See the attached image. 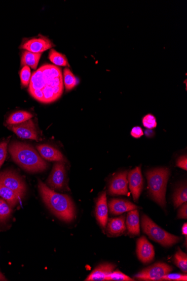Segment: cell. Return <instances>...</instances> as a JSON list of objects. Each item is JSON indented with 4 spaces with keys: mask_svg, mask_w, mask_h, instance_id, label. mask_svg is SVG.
<instances>
[{
    "mask_svg": "<svg viewBox=\"0 0 187 281\" xmlns=\"http://www.w3.org/2000/svg\"><path fill=\"white\" fill-rule=\"evenodd\" d=\"M33 115L25 111H18L11 114L8 118L7 123L9 126L17 125L31 119Z\"/></svg>",
    "mask_w": 187,
    "mask_h": 281,
    "instance_id": "44dd1931",
    "label": "cell"
},
{
    "mask_svg": "<svg viewBox=\"0 0 187 281\" xmlns=\"http://www.w3.org/2000/svg\"><path fill=\"white\" fill-rule=\"evenodd\" d=\"M9 152L14 161L26 171L36 172L45 170L47 165L36 151L28 144L14 142L10 144Z\"/></svg>",
    "mask_w": 187,
    "mask_h": 281,
    "instance_id": "3957f363",
    "label": "cell"
},
{
    "mask_svg": "<svg viewBox=\"0 0 187 281\" xmlns=\"http://www.w3.org/2000/svg\"><path fill=\"white\" fill-rule=\"evenodd\" d=\"M141 225L143 231L149 238L164 246H172L182 239L181 237L170 234L160 228L146 215H142Z\"/></svg>",
    "mask_w": 187,
    "mask_h": 281,
    "instance_id": "5b68a950",
    "label": "cell"
},
{
    "mask_svg": "<svg viewBox=\"0 0 187 281\" xmlns=\"http://www.w3.org/2000/svg\"><path fill=\"white\" fill-rule=\"evenodd\" d=\"M159 280L186 281L187 276L186 274L169 273L164 275V276Z\"/></svg>",
    "mask_w": 187,
    "mask_h": 281,
    "instance_id": "4dcf8cb0",
    "label": "cell"
},
{
    "mask_svg": "<svg viewBox=\"0 0 187 281\" xmlns=\"http://www.w3.org/2000/svg\"><path fill=\"white\" fill-rule=\"evenodd\" d=\"M173 271L172 267L164 263H158L142 270L135 275L137 279L141 280H159L164 275Z\"/></svg>",
    "mask_w": 187,
    "mask_h": 281,
    "instance_id": "8992f818",
    "label": "cell"
},
{
    "mask_svg": "<svg viewBox=\"0 0 187 281\" xmlns=\"http://www.w3.org/2000/svg\"><path fill=\"white\" fill-rule=\"evenodd\" d=\"M142 124L148 129H153L157 127L156 118L152 114H148L143 118Z\"/></svg>",
    "mask_w": 187,
    "mask_h": 281,
    "instance_id": "f546056e",
    "label": "cell"
},
{
    "mask_svg": "<svg viewBox=\"0 0 187 281\" xmlns=\"http://www.w3.org/2000/svg\"><path fill=\"white\" fill-rule=\"evenodd\" d=\"M66 179V171L65 165L62 162L56 163L51 172L48 184L53 189H61L65 186Z\"/></svg>",
    "mask_w": 187,
    "mask_h": 281,
    "instance_id": "7c38bea8",
    "label": "cell"
},
{
    "mask_svg": "<svg viewBox=\"0 0 187 281\" xmlns=\"http://www.w3.org/2000/svg\"><path fill=\"white\" fill-rule=\"evenodd\" d=\"M49 59L55 66L58 67H69L67 58L65 55L56 51L54 49H51L49 53Z\"/></svg>",
    "mask_w": 187,
    "mask_h": 281,
    "instance_id": "603a6c76",
    "label": "cell"
},
{
    "mask_svg": "<svg viewBox=\"0 0 187 281\" xmlns=\"http://www.w3.org/2000/svg\"><path fill=\"white\" fill-rule=\"evenodd\" d=\"M126 226L128 234L133 236L140 235V218H139V212L137 209L131 210L128 213Z\"/></svg>",
    "mask_w": 187,
    "mask_h": 281,
    "instance_id": "ac0fdd59",
    "label": "cell"
},
{
    "mask_svg": "<svg viewBox=\"0 0 187 281\" xmlns=\"http://www.w3.org/2000/svg\"><path fill=\"white\" fill-rule=\"evenodd\" d=\"M0 183L17 193L20 198L26 192L24 182L18 175L12 171H5L0 174Z\"/></svg>",
    "mask_w": 187,
    "mask_h": 281,
    "instance_id": "ba28073f",
    "label": "cell"
},
{
    "mask_svg": "<svg viewBox=\"0 0 187 281\" xmlns=\"http://www.w3.org/2000/svg\"><path fill=\"white\" fill-rule=\"evenodd\" d=\"M170 174L168 168L155 169L146 174L149 194L154 201L163 208L166 205L165 194Z\"/></svg>",
    "mask_w": 187,
    "mask_h": 281,
    "instance_id": "277c9868",
    "label": "cell"
},
{
    "mask_svg": "<svg viewBox=\"0 0 187 281\" xmlns=\"http://www.w3.org/2000/svg\"><path fill=\"white\" fill-rule=\"evenodd\" d=\"M9 128L17 134L19 138L25 139L39 140L35 123L31 119L17 124V125L9 126Z\"/></svg>",
    "mask_w": 187,
    "mask_h": 281,
    "instance_id": "9c48e42d",
    "label": "cell"
},
{
    "mask_svg": "<svg viewBox=\"0 0 187 281\" xmlns=\"http://www.w3.org/2000/svg\"><path fill=\"white\" fill-rule=\"evenodd\" d=\"M95 213L98 223L101 228L105 229L108 219V204L105 192L102 193L98 199Z\"/></svg>",
    "mask_w": 187,
    "mask_h": 281,
    "instance_id": "5bb4252c",
    "label": "cell"
},
{
    "mask_svg": "<svg viewBox=\"0 0 187 281\" xmlns=\"http://www.w3.org/2000/svg\"><path fill=\"white\" fill-rule=\"evenodd\" d=\"M39 188L44 202L58 218L67 223L73 220L76 210L70 198L51 190L41 180Z\"/></svg>",
    "mask_w": 187,
    "mask_h": 281,
    "instance_id": "7a4b0ae2",
    "label": "cell"
},
{
    "mask_svg": "<svg viewBox=\"0 0 187 281\" xmlns=\"http://www.w3.org/2000/svg\"><path fill=\"white\" fill-rule=\"evenodd\" d=\"M116 266L114 264L105 263L100 265L95 269L85 280L103 281L111 273L113 272Z\"/></svg>",
    "mask_w": 187,
    "mask_h": 281,
    "instance_id": "2e32d148",
    "label": "cell"
},
{
    "mask_svg": "<svg viewBox=\"0 0 187 281\" xmlns=\"http://www.w3.org/2000/svg\"><path fill=\"white\" fill-rule=\"evenodd\" d=\"M42 53H36L24 50L21 55V66H28L36 69L38 66Z\"/></svg>",
    "mask_w": 187,
    "mask_h": 281,
    "instance_id": "ffe728a7",
    "label": "cell"
},
{
    "mask_svg": "<svg viewBox=\"0 0 187 281\" xmlns=\"http://www.w3.org/2000/svg\"><path fill=\"white\" fill-rule=\"evenodd\" d=\"M54 46L55 45L49 39L40 35L35 37L24 39L19 48L33 53H42Z\"/></svg>",
    "mask_w": 187,
    "mask_h": 281,
    "instance_id": "52a82bcc",
    "label": "cell"
},
{
    "mask_svg": "<svg viewBox=\"0 0 187 281\" xmlns=\"http://www.w3.org/2000/svg\"><path fill=\"white\" fill-rule=\"evenodd\" d=\"M126 230L125 215L116 218L109 220L107 232L111 236H118L124 234Z\"/></svg>",
    "mask_w": 187,
    "mask_h": 281,
    "instance_id": "d6986e66",
    "label": "cell"
},
{
    "mask_svg": "<svg viewBox=\"0 0 187 281\" xmlns=\"http://www.w3.org/2000/svg\"><path fill=\"white\" fill-rule=\"evenodd\" d=\"M174 262L181 271L185 273L187 272V256L180 248L174 256Z\"/></svg>",
    "mask_w": 187,
    "mask_h": 281,
    "instance_id": "484cf974",
    "label": "cell"
},
{
    "mask_svg": "<svg viewBox=\"0 0 187 281\" xmlns=\"http://www.w3.org/2000/svg\"><path fill=\"white\" fill-rule=\"evenodd\" d=\"M137 255L139 260L144 264L151 263L155 257L154 246L145 236H142L137 242Z\"/></svg>",
    "mask_w": 187,
    "mask_h": 281,
    "instance_id": "30bf717a",
    "label": "cell"
},
{
    "mask_svg": "<svg viewBox=\"0 0 187 281\" xmlns=\"http://www.w3.org/2000/svg\"><path fill=\"white\" fill-rule=\"evenodd\" d=\"M178 218L181 219H186L187 218V204L186 202L181 205L179 209L178 214Z\"/></svg>",
    "mask_w": 187,
    "mask_h": 281,
    "instance_id": "836d02e7",
    "label": "cell"
},
{
    "mask_svg": "<svg viewBox=\"0 0 187 281\" xmlns=\"http://www.w3.org/2000/svg\"><path fill=\"white\" fill-rule=\"evenodd\" d=\"M109 208L110 213L115 215L121 214L138 208L135 204L120 199H112L109 203Z\"/></svg>",
    "mask_w": 187,
    "mask_h": 281,
    "instance_id": "9a60e30c",
    "label": "cell"
},
{
    "mask_svg": "<svg viewBox=\"0 0 187 281\" xmlns=\"http://www.w3.org/2000/svg\"><path fill=\"white\" fill-rule=\"evenodd\" d=\"M12 212V207L4 200L0 199V221L6 220Z\"/></svg>",
    "mask_w": 187,
    "mask_h": 281,
    "instance_id": "4316f807",
    "label": "cell"
},
{
    "mask_svg": "<svg viewBox=\"0 0 187 281\" xmlns=\"http://www.w3.org/2000/svg\"><path fill=\"white\" fill-rule=\"evenodd\" d=\"M128 182H129V187L133 199L136 202L141 195L143 186V179L140 167H137L130 172L128 176Z\"/></svg>",
    "mask_w": 187,
    "mask_h": 281,
    "instance_id": "8fae6325",
    "label": "cell"
},
{
    "mask_svg": "<svg viewBox=\"0 0 187 281\" xmlns=\"http://www.w3.org/2000/svg\"><path fill=\"white\" fill-rule=\"evenodd\" d=\"M174 204L175 208H177L181 205L187 201V188L183 185L177 189L174 196Z\"/></svg>",
    "mask_w": 187,
    "mask_h": 281,
    "instance_id": "cb8c5ba5",
    "label": "cell"
},
{
    "mask_svg": "<svg viewBox=\"0 0 187 281\" xmlns=\"http://www.w3.org/2000/svg\"><path fill=\"white\" fill-rule=\"evenodd\" d=\"M177 165L180 168L184 170H187V158L186 155L181 156L177 161Z\"/></svg>",
    "mask_w": 187,
    "mask_h": 281,
    "instance_id": "e575fe53",
    "label": "cell"
},
{
    "mask_svg": "<svg viewBox=\"0 0 187 281\" xmlns=\"http://www.w3.org/2000/svg\"><path fill=\"white\" fill-rule=\"evenodd\" d=\"M131 136L135 138H140L143 135L142 129L140 127L133 128L131 132Z\"/></svg>",
    "mask_w": 187,
    "mask_h": 281,
    "instance_id": "d6a6232c",
    "label": "cell"
},
{
    "mask_svg": "<svg viewBox=\"0 0 187 281\" xmlns=\"http://www.w3.org/2000/svg\"><path fill=\"white\" fill-rule=\"evenodd\" d=\"M109 193L111 196H127L128 194L127 172H123L116 175L109 186Z\"/></svg>",
    "mask_w": 187,
    "mask_h": 281,
    "instance_id": "4fadbf2b",
    "label": "cell"
},
{
    "mask_svg": "<svg viewBox=\"0 0 187 281\" xmlns=\"http://www.w3.org/2000/svg\"><path fill=\"white\" fill-rule=\"evenodd\" d=\"M7 142H3L0 143V168L4 164V162L6 159L7 154Z\"/></svg>",
    "mask_w": 187,
    "mask_h": 281,
    "instance_id": "1f68e13d",
    "label": "cell"
},
{
    "mask_svg": "<svg viewBox=\"0 0 187 281\" xmlns=\"http://www.w3.org/2000/svg\"><path fill=\"white\" fill-rule=\"evenodd\" d=\"M21 84L23 87H27L29 85L31 79L30 69L28 66H24L21 68L20 73Z\"/></svg>",
    "mask_w": 187,
    "mask_h": 281,
    "instance_id": "83f0119b",
    "label": "cell"
},
{
    "mask_svg": "<svg viewBox=\"0 0 187 281\" xmlns=\"http://www.w3.org/2000/svg\"><path fill=\"white\" fill-rule=\"evenodd\" d=\"M29 92L34 99L43 104L59 99L63 91L61 69L53 65L43 66L32 74Z\"/></svg>",
    "mask_w": 187,
    "mask_h": 281,
    "instance_id": "6da1fadb",
    "label": "cell"
},
{
    "mask_svg": "<svg viewBox=\"0 0 187 281\" xmlns=\"http://www.w3.org/2000/svg\"><path fill=\"white\" fill-rule=\"evenodd\" d=\"M105 280L133 281L134 279L127 276V275L119 271H114L106 277Z\"/></svg>",
    "mask_w": 187,
    "mask_h": 281,
    "instance_id": "f1b7e54d",
    "label": "cell"
},
{
    "mask_svg": "<svg viewBox=\"0 0 187 281\" xmlns=\"http://www.w3.org/2000/svg\"><path fill=\"white\" fill-rule=\"evenodd\" d=\"M0 196H1L11 207H14L19 201L20 197L17 193L11 190L0 183Z\"/></svg>",
    "mask_w": 187,
    "mask_h": 281,
    "instance_id": "7402d4cb",
    "label": "cell"
},
{
    "mask_svg": "<svg viewBox=\"0 0 187 281\" xmlns=\"http://www.w3.org/2000/svg\"><path fill=\"white\" fill-rule=\"evenodd\" d=\"M182 234H183V235H184L185 236H186V235H187V225H186V224H185L183 226Z\"/></svg>",
    "mask_w": 187,
    "mask_h": 281,
    "instance_id": "d590c367",
    "label": "cell"
},
{
    "mask_svg": "<svg viewBox=\"0 0 187 281\" xmlns=\"http://www.w3.org/2000/svg\"><path fill=\"white\" fill-rule=\"evenodd\" d=\"M63 83L67 90L72 89L77 84V80L69 68L63 70Z\"/></svg>",
    "mask_w": 187,
    "mask_h": 281,
    "instance_id": "d4e9b609",
    "label": "cell"
},
{
    "mask_svg": "<svg viewBox=\"0 0 187 281\" xmlns=\"http://www.w3.org/2000/svg\"><path fill=\"white\" fill-rule=\"evenodd\" d=\"M0 280H7V279L5 278L1 272H0Z\"/></svg>",
    "mask_w": 187,
    "mask_h": 281,
    "instance_id": "8d00e7d4",
    "label": "cell"
},
{
    "mask_svg": "<svg viewBox=\"0 0 187 281\" xmlns=\"http://www.w3.org/2000/svg\"><path fill=\"white\" fill-rule=\"evenodd\" d=\"M37 150L43 158L50 161H66L62 154L59 150L49 145H40L36 147Z\"/></svg>",
    "mask_w": 187,
    "mask_h": 281,
    "instance_id": "e0dca14e",
    "label": "cell"
}]
</instances>
